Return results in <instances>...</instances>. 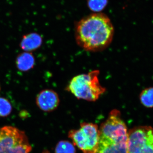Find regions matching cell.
Here are the masks:
<instances>
[{"mask_svg":"<svg viewBox=\"0 0 153 153\" xmlns=\"http://www.w3.org/2000/svg\"><path fill=\"white\" fill-rule=\"evenodd\" d=\"M114 28L104 14L95 13L81 19L75 27L76 44L85 51H103L111 44Z\"/></svg>","mask_w":153,"mask_h":153,"instance_id":"obj_1","label":"cell"},{"mask_svg":"<svg viewBox=\"0 0 153 153\" xmlns=\"http://www.w3.org/2000/svg\"><path fill=\"white\" fill-rule=\"evenodd\" d=\"M99 130L98 143L92 153H127L128 131L119 111L112 110Z\"/></svg>","mask_w":153,"mask_h":153,"instance_id":"obj_2","label":"cell"},{"mask_svg":"<svg viewBox=\"0 0 153 153\" xmlns=\"http://www.w3.org/2000/svg\"><path fill=\"white\" fill-rule=\"evenodd\" d=\"M99 74V70H95L76 75L70 80L66 89L78 99L96 101L106 91L100 82Z\"/></svg>","mask_w":153,"mask_h":153,"instance_id":"obj_3","label":"cell"},{"mask_svg":"<svg viewBox=\"0 0 153 153\" xmlns=\"http://www.w3.org/2000/svg\"><path fill=\"white\" fill-rule=\"evenodd\" d=\"M32 150L25 131L12 126L0 128V153H30Z\"/></svg>","mask_w":153,"mask_h":153,"instance_id":"obj_4","label":"cell"},{"mask_svg":"<svg viewBox=\"0 0 153 153\" xmlns=\"http://www.w3.org/2000/svg\"><path fill=\"white\" fill-rule=\"evenodd\" d=\"M99 130L98 126L89 123H83L77 130H71L68 137L72 140L73 144L83 153H92L98 143Z\"/></svg>","mask_w":153,"mask_h":153,"instance_id":"obj_5","label":"cell"},{"mask_svg":"<svg viewBox=\"0 0 153 153\" xmlns=\"http://www.w3.org/2000/svg\"><path fill=\"white\" fill-rule=\"evenodd\" d=\"M127 153H153V128L140 126L130 130Z\"/></svg>","mask_w":153,"mask_h":153,"instance_id":"obj_6","label":"cell"},{"mask_svg":"<svg viewBox=\"0 0 153 153\" xmlns=\"http://www.w3.org/2000/svg\"><path fill=\"white\" fill-rule=\"evenodd\" d=\"M60 102L59 95L52 89H45L41 91L36 97L37 106L45 112H51L57 109Z\"/></svg>","mask_w":153,"mask_h":153,"instance_id":"obj_7","label":"cell"},{"mask_svg":"<svg viewBox=\"0 0 153 153\" xmlns=\"http://www.w3.org/2000/svg\"><path fill=\"white\" fill-rule=\"evenodd\" d=\"M43 43V38L37 33H30L24 35L20 44V47L24 51L31 52L39 49Z\"/></svg>","mask_w":153,"mask_h":153,"instance_id":"obj_8","label":"cell"},{"mask_svg":"<svg viewBox=\"0 0 153 153\" xmlns=\"http://www.w3.org/2000/svg\"><path fill=\"white\" fill-rule=\"evenodd\" d=\"M16 63L19 71H27L35 66V58L32 52H22L17 56Z\"/></svg>","mask_w":153,"mask_h":153,"instance_id":"obj_9","label":"cell"},{"mask_svg":"<svg viewBox=\"0 0 153 153\" xmlns=\"http://www.w3.org/2000/svg\"><path fill=\"white\" fill-rule=\"evenodd\" d=\"M140 101L144 106L153 107V87L145 88L140 95Z\"/></svg>","mask_w":153,"mask_h":153,"instance_id":"obj_10","label":"cell"},{"mask_svg":"<svg viewBox=\"0 0 153 153\" xmlns=\"http://www.w3.org/2000/svg\"><path fill=\"white\" fill-rule=\"evenodd\" d=\"M55 153H75L76 150L73 144L68 141L62 140L56 145Z\"/></svg>","mask_w":153,"mask_h":153,"instance_id":"obj_11","label":"cell"},{"mask_svg":"<svg viewBox=\"0 0 153 153\" xmlns=\"http://www.w3.org/2000/svg\"><path fill=\"white\" fill-rule=\"evenodd\" d=\"M108 0H87L88 8L91 11L98 13L106 7Z\"/></svg>","mask_w":153,"mask_h":153,"instance_id":"obj_12","label":"cell"},{"mask_svg":"<svg viewBox=\"0 0 153 153\" xmlns=\"http://www.w3.org/2000/svg\"><path fill=\"white\" fill-rule=\"evenodd\" d=\"M12 106L10 102L7 99L0 97V117H6L10 114Z\"/></svg>","mask_w":153,"mask_h":153,"instance_id":"obj_13","label":"cell"},{"mask_svg":"<svg viewBox=\"0 0 153 153\" xmlns=\"http://www.w3.org/2000/svg\"><path fill=\"white\" fill-rule=\"evenodd\" d=\"M42 153H50L49 151L47 150H44Z\"/></svg>","mask_w":153,"mask_h":153,"instance_id":"obj_14","label":"cell"},{"mask_svg":"<svg viewBox=\"0 0 153 153\" xmlns=\"http://www.w3.org/2000/svg\"><path fill=\"white\" fill-rule=\"evenodd\" d=\"M0 90H1V87H0Z\"/></svg>","mask_w":153,"mask_h":153,"instance_id":"obj_15","label":"cell"}]
</instances>
